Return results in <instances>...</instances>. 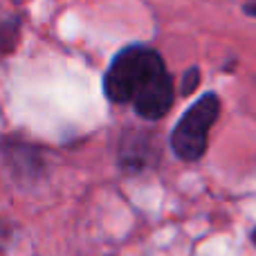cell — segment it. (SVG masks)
Wrapping results in <instances>:
<instances>
[{
	"label": "cell",
	"mask_w": 256,
	"mask_h": 256,
	"mask_svg": "<svg viewBox=\"0 0 256 256\" xmlns=\"http://www.w3.org/2000/svg\"><path fill=\"white\" fill-rule=\"evenodd\" d=\"M102 90L112 106H130L148 124L164 120L176 104V81L162 52L144 43L115 52L104 72Z\"/></svg>",
	"instance_id": "obj_1"
},
{
	"label": "cell",
	"mask_w": 256,
	"mask_h": 256,
	"mask_svg": "<svg viewBox=\"0 0 256 256\" xmlns=\"http://www.w3.org/2000/svg\"><path fill=\"white\" fill-rule=\"evenodd\" d=\"M220 94L209 90V92L200 94L180 115V120L176 122L171 135H168V146L180 162L194 164L204 158L209 146V132L220 117Z\"/></svg>",
	"instance_id": "obj_2"
},
{
	"label": "cell",
	"mask_w": 256,
	"mask_h": 256,
	"mask_svg": "<svg viewBox=\"0 0 256 256\" xmlns=\"http://www.w3.org/2000/svg\"><path fill=\"white\" fill-rule=\"evenodd\" d=\"M2 166L12 182L20 189H34L48 180L50 164L38 144L18 135H7L2 142Z\"/></svg>",
	"instance_id": "obj_3"
},
{
	"label": "cell",
	"mask_w": 256,
	"mask_h": 256,
	"mask_svg": "<svg viewBox=\"0 0 256 256\" xmlns=\"http://www.w3.org/2000/svg\"><path fill=\"white\" fill-rule=\"evenodd\" d=\"M162 162V142L158 132L142 126H124L117 142V166L124 176L155 171Z\"/></svg>",
	"instance_id": "obj_4"
},
{
	"label": "cell",
	"mask_w": 256,
	"mask_h": 256,
	"mask_svg": "<svg viewBox=\"0 0 256 256\" xmlns=\"http://www.w3.org/2000/svg\"><path fill=\"white\" fill-rule=\"evenodd\" d=\"M22 20L18 14H4L2 22H0V40H2V56H9L14 52L20 36Z\"/></svg>",
	"instance_id": "obj_5"
},
{
	"label": "cell",
	"mask_w": 256,
	"mask_h": 256,
	"mask_svg": "<svg viewBox=\"0 0 256 256\" xmlns=\"http://www.w3.org/2000/svg\"><path fill=\"white\" fill-rule=\"evenodd\" d=\"M200 68L198 66H191L184 70V74H182V81H180V94L182 97H189V94H194L196 90H198L200 86Z\"/></svg>",
	"instance_id": "obj_6"
},
{
	"label": "cell",
	"mask_w": 256,
	"mask_h": 256,
	"mask_svg": "<svg viewBox=\"0 0 256 256\" xmlns=\"http://www.w3.org/2000/svg\"><path fill=\"white\" fill-rule=\"evenodd\" d=\"M243 14L250 18H256V0H248V2H243Z\"/></svg>",
	"instance_id": "obj_7"
},
{
	"label": "cell",
	"mask_w": 256,
	"mask_h": 256,
	"mask_svg": "<svg viewBox=\"0 0 256 256\" xmlns=\"http://www.w3.org/2000/svg\"><path fill=\"white\" fill-rule=\"evenodd\" d=\"M250 243H252L254 248H256V227H252V230H250Z\"/></svg>",
	"instance_id": "obj_8"
}]
</instances>
